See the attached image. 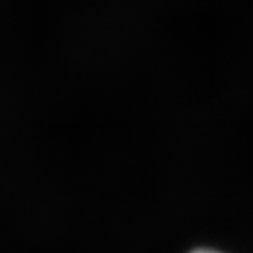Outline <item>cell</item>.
<instances>
[{
  "instance_id": "1",
  "label": "cell",
  "mask_w": 253,
  "mask_h": 253,
  "mask_svg": "<svg viewBox=\"0 0 253 253\" xmlns=\"http://www.w3.org/2000/svg\"><path fill=\"white\" fill-rule=\"evenodd\" d=\"M191 253H221V252H216V250H212V249H197Z\"/></svg>"
}]
</instances>
